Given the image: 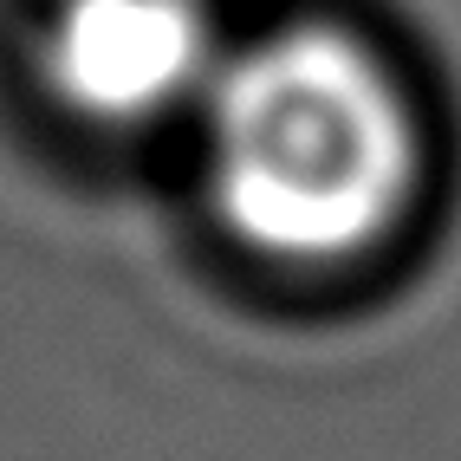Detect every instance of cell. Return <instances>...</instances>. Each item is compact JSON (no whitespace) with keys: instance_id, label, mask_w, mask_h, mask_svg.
<instances>
[{"instance_id":"obj_1","label":"cell","mask_w":461,"mask_h":461,"mask_svg":"<svg viewBox=\"0 0 461 461\" xmlns=\"http://www.w3.org/2000/svg\"><path fill=\"white\" fill-rule=\"evenodd\" d=\"M195 131L221 234L280 273L377 260L429 189L422 98L351 20H286L234 40Z\"/></svg>"},{"instance_id":"obj_2","label":"cell","mask_w":461,"mask_h":461,"mask_svg":"<svg viewBox=\"0 0 461 461\" xmlns=\"http://www.w3.org/2000/svg\"><path fill=\"white\" fill-rule=\"evenodd\" d=\"M228 46L214 0H52L33 33V78L78 131L149 137L195 124Z\"/></svg>"}]
</instances>
